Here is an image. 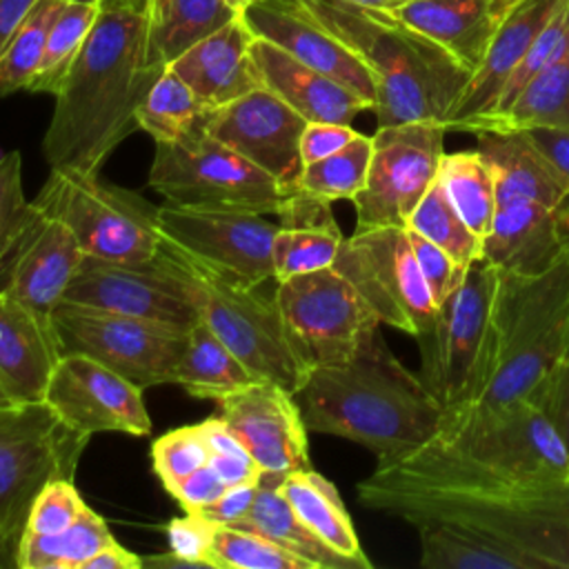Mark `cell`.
Instances as JSON below:
<instances>
[{"label": "cell", "instance_id": "6da1fadb", "mask_svg": "<svg viewBox=\"0 0 569 569\" xmlns=\"http://www.w3.org/2000/svg\"><path fill=\"white\" fill-rule=\"evenodd\" d=\"M356 493L362 507L413 527L427 520L465 525L522 551L538 569H569V480H518L431 438L378 458Z\"/></svg>", "mask_w": 569, "mask_h": 569}, {"label": "cell", "instance_id": "7a4b0ae2", "mask_svg": "<svg viewBox=\"0 0 569 569\" xmlns=\"http://www.w3.org/2000/svg\"><path fill=\"white\" fill-rule=\"evenodd\" d=\"M164 64L149 53L147 18L122 7L98 20L56 91L42 156L51 169L100 173L104 160L138 129L136 111Z\"/></svg>", "mask_w": 569, "mask_h": 569}, {"label": "cell", "instance_id": "3957f363", "mask_svg": "<svg viewBox=\"0 0 569 569\" xmlns=\"http://www.w3.org/2000/svg\"><path fill=\"white\" fill-rule=\"evenodd\" d=\"M309 431L340 436L393 458L429 442L440 402L385 345L380 331L349 360L313 367L293 391Z\"/></svg>", "mask_w": 569, "mask_h": 569}, {"label": "cell", "instance_id": "277c9868", "mask_svg": "<svg viewBox=\"0 0 569 569\" xmlns=\"http://www.w3.org/2000/svg\"><path fill=\"white\" fill-rule=\"evenodd\" d=\"M300 2L371 71L378 127L416 120L445 124L471 76L451 53L389 11L342 0Z\"/></svg>", "mask_w": 569, "mask_h": 569}, {"label": "cell", "instance_id": "5b68a950", "mask_svg": "<svg viewBox=\"0 0 569 569\" xmlns=\"http://www.w3.org/2000/svg\"><path fill=\"white\" fill-rule=\"evenodd\" d=\"M569 358V242L542 271H498L489 382L467 409L540 402L553 371Z\"/></svg>", "mask_w": 569, "mask_h": 569}, {"label": "cell", "instance_id": "8992f818", "mask_svg": "<svg viewBox=\"0 0 569 569\" xmlns=\"http://www.w3.org/2000/svg\"><path fill=\"white\" fill-rule=\"evenodd\" d=\"M498 269L473 260L462 282L438 305L436 320L416 336L420 380L445 411L467 409L487 389L493 351V296Z\"/></svg>", "mask_w": 569, "mask_h": 569}, {"label": "cell", "instance_id": "52a82bcc", "mask_svg": "<svg viewBox=\"0 0 569 569\" xmlns=\"http://www.w3.org/2000/svg\"><path fill=\"white\" fill-rule=\"evenodd\" d=\"M162 253L184 280L200 320L260 380L278 382L293 393L307 369L291 349L276 305V287L267 293L264 284H236L164 242Z\"/></svg>", "mask_w": 569, "mask_h": 569}, {"label": "cell", "instance_id": "ba28073f", "mask_svg": "<svg viewBox=\"0 0 569 569\" xmlns=\"http://www.w3.org/2000/svg\"><path fill=\"white\" fill-rule=\"evenodd\" d=\"M33 200L67 222L84 256L144 262L162 249L158 204L100 173L51 169Z\"/></svg>", "mask_w": 569, "mask_h": 569}, {"label": "cell", "instance_id": "9c48e42d", "mask_svg": "<svg viewBox=\"0 0 569 569\" xmlns=\"http://www.w3.org/2000/svg\"><path fill=\"white\" fill-rule=\"evenodd\" d=\"M147 182L171 204L262 216H278L284 202L300 191L284 189L202 129L180 142H156Z\"/></svg>", "mask_w": 569, "mask_h": 569}, {"label": "cell", "instance_id": "30bf717a", "mask_svg": "<svg viewBox=\"0 0 569 569\" xmlns=\"http://www.w3.org/2000/svg\"><path fill=\"white\" fill-rule=\"evenodd\" d=\"M89 438L44 400L0 407V540L16 553L36 496L51 480H73Z\"/></svg>", "mask_w": 569, "mask_h": 569}, {"label": "cell", "instance_id": "8fae6325", "mask_svg": "<svg viewBox=\"0 0 569 569\" xmlns=\"http://www.w3.org/2000/svg\"><path fill=\"white\" fill-rule=\"evenodd\" d=\"M433 438L518 480H569V449L533 402H513L502 409L445 411Z\"/></svg>", "mask_w": 569, "mask_h": 569}, {"label": "cell", "instance_id": "7c38bea8", "mask_svg": "<svg viewBox=\"0 0 569 569\" xmlns=\"http://www.w3.org/2000/svg\"><path fill=\"white\" fill-rule=\"evenodd\" d=\"M276 305L307 371L349 360L382 325L333 264L276 282Z\"/></svg>", "mask_w": 569, "mask_h": 569}, {"label": "cell", "instance_id": "4fadbf2b", "mask_svg": "<svg viewBox=\"0 0 569 569\" xmlns=\"http://www.w3.org/2000/svg\"><path fill=\"white\" fill-rule=\"evenodd\" d=\"M51 320L62 356H89L140 389L173 382L189 340L178 327L69 302H60Z\"/></svg>", "mask_w": 569, "mask_h": 569}, {"label": "cell", "instance_id": "5bb4252c", "mask_svg": "<svg viewBox=\"0 0 569 569\" xmlns=\"http://www.w3.org/2000/svg\"><path fill=\"white\" fill-rule=\"evenodd\" d=\"M333 267L382 325L416 338L436 320L438 305L418 267L407 227L353 229L342 240Z\"/></svg>", "mask_w": 569, "mask_h": 569}, {"label": "cell", "instance_id": "9a60e30c", "mask_svg": "<svg viewBox=\"0 0 569 569\" xmlns=\"http://www.w3.org/2000/svg\"><path fill=\"white\" fill-rule=\"evenodd\" d=\"M445 133V124L431 120L376 129L365 189L351 200L356 229L407 227L416 204L438 178Z\"/></svg>", "mask_w": 569, "mask_h": 569}, {"label": "cell", "instance_id": "2e32d148", "mask_svg": "<svg viewBox=\"0 0 569 569\" xmlns=\"http://www.w3.org/2000/svg\"><path fill=\"white\" fill-rule=\"evenodd\" d=\"M158 231L164 244L236 284L260 287L276 280L271 249L278 222L262 213L164 202L158 207Z\"/></svg>", "mask_w": 569, "mask_h": 569}, {"label": "cell", "instance_id": "e0dca14e", "mask_svg": "<svg viewBox=\"0 0 569 569\" xmlns=\"http://www.w3.org/2000/svg\"><path fill=\"white\" fill-rule=\"evenodd\" d=\"M62 302L144 318L184 331L200 320L184 280L162 249L144 262L82 256Z\"/></svg>", "mask_w": 569, "mask_h": 569}, {"label": "cell", "instance_id": "ac0fdd59", "mask_svg": "<svg viewBox=\"0 0 569 569\" xmlns=\"http://www.w3.org/2000/svg\"><path fill=\"white\" fill-rule=\"evenodd\" d=\"M307 120L284 100L258 87L202 116L200 129L233 149L284 189L296 191L302 173L300 138Z\"/></svg>", "mask_w": 569, "mask_h": 569}, {"label": "cell", "instance_id": "d6986e66", "mask_svg": "<svg viewBox=\"0 0 569 569\" xmlns=\"http://www.w3.org/2000/svg\"><path fill=\"white\" fill-rule=\"evenodd\" d=\"M82 249L56 213L36 200L0 258V293L51 316L76 276Z\"/></svg>", "mask_w": 569, "mask_h": 569}, {"label": "cell", "instance_id": "ffe728a7", "mask_svg": "<svg viewBox=\"0 0 569 569\" xmlns=\"http://www.w3.org/2000/svg\"><path fill=\"white\" fill-rule=\"evenodd\" d=\"M142 391L89 356L64 353L51 373L44 402L62 422L87 436L102 431L147 436L151 418Z\"/></svg>", "mask_w": 569, "mask_h": 569}, {"label": "cell", "instance_id": "44dd1931", "mask_svg": "<svg viewBox=\"0 0 569 569\" xmlns=\"http://www.w3.org/2000/svg\"><path fill=\"white\" fill-rule=\"evenodd\" d=\"M218 416L244 445L262 473L287 476L311 469L307 425L289 389L258 380L220 400Z\"/></svg>", "mask_w": 569, "mask_h": 569}, {"label": "cell", "instance_id": "7402d4cb", "mask_svg": "<svg viewBox=\"0 0 569 569\" xmlns=\"http://www.w3.org/2000/svg\"><path fill=\"white\" fill-rule=\"evenodd\" d=\"M256 38H264L376 104V80L365 62L336 38L300 0H253L242 13Z\"/></svg>", "mask_w": 569, "mask_h": 569}, {"label": "cell", "instance_id": "603a6c76", "mask_svg": "<svg viewBox=\"0 0 569 569\" xmlns=\"http://www.w3.org/2000/svg\"><path fill=\"white\" fill-rule=\"evenodd\" d=\"M562 2L565 0H520L511 9L451 107L445 120L447 131H465L473 120L493 109L511 71Z\"/></svg>", "mask_w": 569, "mask_h": 569}, {"label": "cell", "instance_id": "cb8c5ba5", "mask_svg": "<svg viewBox=\"0 0 569 569\" xmlns=\"http://www.w3.org/2000/svg\"><path fill=\"white\" fill-rule=\"evenodd\" d=\"M62 358L51 316L0 293V389L11 402L44 400Z\"/></svg>", "mask_w": 569, "mask_h": 569}, {"label": "cell", "instance_id": "d4e9b609", "mask_svg": "<svg viewBox=\"0 0 569 569\" xmlns=\"http://www.w3.org/2000/svg\"><path fill=\"white\" fill-rule=\"evenodd\" d=\"M253 40V31L238 13L182 51L169 67L189 84L207 111L218 109L262 87L251 58Z\"/></svg>", "mask_w": 569, "mask_h": 569}, {"label": "cell", "instance_id": "484cf974", "mask_svg": "<svg viewBox=\"0 0 569 569\" xmlns=\"http://www.w3.org/2000/svg\"><path fill=\"white\" fill-rule=\"evenodd\" d=\"M251 58L260 84L284 100L307 122L351 124L358 113L371 111V104L365 98L338 80L307 67L264 38L251 42Z\"/></svg>", "mask_w": 569, "mask_h": 569}, {"label": "cell", "instance_id": "4316f807", "mask_svg": "<svg viewBox=\"0 0 569 569\" xmlns=\"http://www.w3.org/2000/svg\"><path fill=\"white\" fill-rule=\"evenodd\" d=\"M520 0H409L391 11L473 71Z\"/></svg>", "mask_w": 569, "mask_h": 569}, {"label": "cell", "instance_id": "83f0119b", "mask_svg": "<svg viewBox=\"0 0 569 569\" xmlns=\"http://www.w3.org/2000/svg\"><path fill=\"white\" fill-rule=\"evenodd\" d=\"M476 149L487 160L498 207L538 202L562 209L569 200V178L533 144L525 131H478Z\"/></svg>", "mask_w": 569, "mask_h": 569}, {"label": "cell", "instance_id": "f1b7e54d", "mask_svg": "<svg viewBox=\"0 0 569 569\" xmlns=\"http://www.w3.org/2000/svg\"><path fill=\"white\" fill-rule=\"evenodd\" d=\"M560 209L538 202H513L496 209L482 240V258L498 271L536 273L549 267L567 247Z\"/></svg>", "mask_w": 569, "mask_h": 569}, {"label": "cell", "instance_id": "f546056e", "mask_svg": "<svg viewBox=\"0 0 569 569\" xmlns=\"http://www.w3.org/2000/svg\"><path fill=\"white\" fill-rule=\"evenodd\" d=\"M345 236L331 216V202L296 191L278 211L273 236L276 282L331 267Z\"/></svg>", "mask_w": 569, "mask_h": 569}, {"label": "cell", "instance_id": "4dcf8cb0", "mask_svg": "<svg viewBox=\"0 0 569 569\" xmlns=\"http://www.w3.org/2000/svg\"><path fill=\"white\" fill-rule=\"evenodd\" d=\"M278 489L316 538L351 560L356 569H371V560L362 551L351 516L331 480L313 469H302L287 473Z\"/></svg>", "mask_w": 569, "mask_h": 569}, {"label": "cell", "instance_id": "1f68e13d", "mask_svg": "<svg viewBox=\"0 0 569 569\" xmlns=\"http://www.w3.org/2000/svg\"><path fill=\"white\" fill-rule=\"evenodd\" d=\"M420 565L427 569H538L522 551L456 522H418Z\"/></svg>", "mask_w": 569, "mask_h": 569}, {"label": "cell", "instance_id": "d6a6232c", "mask_svg": "<svg viewBox=\"0 0 569 569\" xmlns=\"http://www.w3.org/2000/svg\"><path fill=\"white\" fill-rule=\"evenodd\" d=\"M258 380L260 378L202 320L189 329L173 385H180L193 398L220 400Z\"/></svg>", "mask_w": 569, "mask_h": 569}, {"label": "cell", "instance_id": "836d02e7", "mask_svg": "<svg viewBox=\"0 0 569 569\" xmlns=\"http://www.w3.org/2000/svg\"><path fill=\"white\" fill-rule=\"evenodd\" d=\"M284 476H260V487L256 502L244 520L233 527L251 529L276 545L284 547L287 551L309 560L316 569H356V565L333 549H329L320 538L311 533V529L296 516L291 505L278 489V482Z\"/></svg>", "mask_w": 569, "mask_h": 569}, {"label": "cell", "instance_id": "e575fe53", "mask_svg": "<svg viewBox=\"0 0 569 569\" xmlns=\"http://www.w3.org/2000/svg\"><path fill=\"white\" fill-rule=\"evenodd\" d=\"M236 16L224 0H149L144 11L149 53L167 67Z\"/></svg>", "mask_w": 569, "mask_h": 569}, {"label": "cell", "instance_id": "d590c367", "mask_svg": "<svg viewBox=\"0 0 569 569\" xmlns=\"http://www.w3.org/2000/svg\"><path fill=\"white\" fill-rule=\"evenodd\" d=\"M104 518L87 511L58 533H22L18 545V569H82V565L104 545L113 542Z\"/></svg>", "mask_w": 569, "mask_h": 569}, {"label": "cell", "instance_id": "8d00e7d4", "mask_svg": "<svg viewBox=\"0 0 569 569\" xmlns=\"http://www.w3.org/2000/svg\"><path fill=\"white\" fill-rule=\"evenodd\" d=\"M438 180L460 218L485 240L496 216V182L478 149L445 153Z\"/></svg>", "mask_w": 569, "mask_h": 569}, {"label": "cell", "instance_id": "74e56055", "mask_svg": "<svg viewBox=\"0 0 569 569\" xmlns=\"http://www.w3.org/2000/svg\"><path fill=\"white\" fill-rule=\"evenodd\" d=\"M204 111L189 84L167 64L142 98L136 120L153 142H180L200 129Z\"/></svg>", "mask_w": 569, "mask_h": 569}, {"label": "cell", "instance_id": "f35d334b", "mask_svg": "<svg viewBox=\"0 0 569 569\" xmlns=\"http://www.w3.org/2000/svg\"><path fill=\"white\" fill-rule=\"evenodd\" d=\"M67 0H36L0 51V96L27 91Z\"/></svg>", "mask_w": 569, "mask_h": 569}, {"label": "cell", "instance_id": "ab89813d", "mask_svg": "<svg viewBox=\"0 0 569 569\" xmlns=\"http://www.w3.org/2000/svg\"><path fill=\"white\" fill-rule=\"evenodd\" d=\"M407 227L438 244L462 269L482 258V238L453 209L438 178L416 204Z\"/></svg>", "mask_w": 569, "mask_h": 569}, {"label": "cell", "instance_id": "60d3db41", "mask_svg": "<svg viewBox=\"0 0 569 569\" xmlns=\"http://www.w3.org/2000/svg\"><path fill=\"white\" fill-rule=\"evenodd\" d=\"M98 13H100V7H96V4L64 2L62 11L58 13V18L49 31L40 67H38L27 91L56 96V91L60 89L62 80L67 78L73 60L78 58L84 40L89 38V33L98 20Z\"/></svg>", "mask_w": 569, "mask_h": 569}, {"label": "cell", "instance_id": "b9f144b4", "mask_svg": "<svg viewBox=\"0 0 569 569\" xmlns=\"http://www.w3.org/2000/svg\"><path fill=\"white\" fill-rule=\"evenodd\" d=\"M373 153V138L358 133L340 151L302 167L298 189L327 200H353L367 182Z\"/></svg>", "mask_w": 569, "mask_h": 569}, {"label": "cell", "instance_id": "7bdbcfd3", "mask_svg": "<svg viewBox=\"0 0 569 569\" xmlns=\"http://www.w3.org/2000/svg\"><path fill=\"white\" fill-rule=\"evenodd\" d=\"M216 569H316L309 560L242 527L218 525L213 536Z\"/></svg>", "mask_w": 569, "mask_h": 569}, {"label": "cell", "instance_id": "ee69618b", "mask_svg": "<svg viewBox=\"0 0 569 569\" xmlns=\"http://www.w3.org/2000/svg\"><path fill=\"white\" fill-rule=\"evenodd\" d=\"M209 445L200 422L171 429L153 440L151 462L162 487L169 489L198 467L209 462Z\"/></svg>", "mask_w": 569, "mask_h": 569}, {"label": "cell", "instance_id": "f6af8a7d", "mask_svg": "<svg viewBox=\"0 0 569 569\" xmlns=\"http://www.w3.org/2000/svg\"><path fill=\"white\" fill-rule=\"evenodd\" d=\"M87 505L76 489L73 480L58 478L47 482L36 496L24 531L27 533H58L71 527L82 513Z\"/></svg>", "mask_w": 569, "mask_h": 569}, {"label": "cell", "instance_id": "bcb514c9", "mask_svg": "<svg viewBox=\"0 0 569 569\" xmlns=\"http://www.w3.org/2000/svg\"><path fill=\"white\" fill-rule=\"evenodd\" d=\"M218 525L204 518L198 511H184V516H178L169 520L164 527L169 551L187 560L191 567H209L213 565V536Z\"/></svg>", "mask_w": 569, "mask_h": 569}, {"label": "cell", "instance_id": "7dc6e473", "mask_svg": "<svg viewBox=\"0 0 569 569\" xmlns=\"http://www.w3.org/2000/svg\"><path fill=\"white\" fill-rule=\"evenodd\" d=\"M407 236L436 305L445 302L451 296V291L462 282L467 269L458 267L449 253H445L438 244H433L418 231L407 227Z\"/></svg>", "mask_w": 569, "mask_h": 569}, {"label": "cell", "instance_id": "c3c4849f", "mask_svg": "<svg viewBox=\"0 0 569 569\" xmlns=\"http://www.w3.org/2000/svg\"><path fill=\"white\" fill-rule=\"evenodd\" d=\"M29 202L22 189V160L20 151L0 153V258L24 220Z\"/></svg>", "mask_w": 569, "mask_h": 569}, {"label": "cell", "instance_id": "681fc988", "mask_svg": "<svg viewBox=\"0 0 569 569\" xmlns=\"http://www.w3.org/2000/svg\"><path fill=\"white\" fill-rule=\"evenodd\" d=\"M224 489L227 485L216 473V469L207 462L196 471H191L189 476H184L182 480H178L176 485H171L167 491L171 498H176V502L184 511H200L207 505H211L218 496H222Z\"/></svg>", "mask_w": 569, "mask_h": 569}, {"label": "cell", "instance_id": "f907efd6", "mask_svg": "<svg viewBox=\"0 0 569 569\" xmlns=\"http://www.w3.org/2000/svg\"><path fill=\"white\" fill-rule=\"evenodd\" d=\"M358 136L351 124L340 122H307L302 138H300V156L302 162H316L322 160L342 147H347Z\"/></svg>", "mask_w": 569, "mask_h": 569}, {"label": "cell", "instance_id": "816d5d0a", "mask_svg": "<svg viewBox=\"0 0 569 569\" xmlns=\"http://www.w3.org/2000/svg\"><path fill=\"white\" fill-rule=\"evenodd\" d=\"M258 487H260V480L231 485L222 491V496H218L211 505H207L198 513H202L216 525H238L251 511L258 496Z\"/></svg>", "mask_w": 569, "mask_h": 569}, {"label": "cell", "instance_id": "f5cc1de1", "mask_svg": "<svg viewBox=\"0 0 569 569\" xmlns=\"http://www.w3.org/2000/svg\"><path fill=\"white\" fill-rule=\"evenodd\" d=\"M538 407L551 420L565 447L569 449V358L553 371L540 396Z\"/></svg>", "mask_w": 569, "mask_h": 569}, {"label": "cell", "instance_id": "db71d44e", "mask_svg": "<svg viewBox=\"0 0 569 569\" xmlns=\"http://www.w3.org/2000/svg\"><path fill=\"white\" fill-rule=\"evenodd\" d=\"M520 131H525L533 140V144L569 178V129L567 127H533V129H520Z\"/></svg>", "mask_w": 569, "mask_h": 569}, {"label": "cell", "instance_id": "11a10c76", "mask_svg": "<svg viewBox=\"0 0 569 569\" xmlns=\"http://www.w3.org/2000/svg\"><path fill=\"white\" fill-rule=\"evenodd\" d=\"M82 569H142V558L113 540L93 553Z\"/></svg>", "mask_w": 569, "mask_h": 569}, {"label": "cell", "instance_id": "9f6ffc18", "mask_svg": "<svg viewBox=\"0 0 569 569\" xmlns=\"http://www.w3.org/2000/svg\"><path fill=\"white\" fill-rule=\"evenodd\" d=\"M36 0H0V51Z\"/></svg>", "mask_w": 569, "mask_h": 569}, {"label": "cell", "instance_id": "6f0895ef", "mask_svg": "<svg viewBox=\"0 0 569 569\" xmlns=\"http://www.w3.org/2000/svg\"><path fill=\"white\" fill-rule=\"evenodd\" d=\"M178 567L187 569L191 565L187 560H182L180 556H176L173 551H162V553L142 558V569H178Z\"/></svg>", "mask_w": 569, "mask_h": 569}, {"label": "cell", "instance_id": "680465c9", "mask_svg": "<svg viewBox=\"0 0 569 569\" xmlns=\"http://www.w3.org/2000/svg\"><path fill=\"white\" fill-rule=\"evenodd\" d=\"M342 2H349V4H356V7H362V9H378V11H396L398 7L407 4L409 0H342Z\"/></svg>", "mask_w": 569, "mask_h": 569}, {"label": "cell", "instance_id": "91938a15", "mask_svg": "<svg viewBox=\"0 0 569 569\" xmlns=\"http://www.w3.org/2000/svg\"><path fill=\"white\" fill-rule=\"evenodd\" d=\"M0 569H18L16 551L0 540Z\"/></svg>", "mask_w": 569, "mask_h": 569}, {"label": "cell", "instance_id": "94428289", "mask_svg": "<svg viewBox=\"0 0 569 569\" xmlns=\"http://www.w3.org/2000/svg\"><path fill=\"white\" fill-rule=\"evenodd\" d=\"M147 2L149 0H113V7H122L136 13H144L147 11Z\"/></svg>", "mask_w": 569, "mask_h": 569}, {"label": "cell", "instance_id": "6125c7cd", "mask_svg": "<svg viewBox=\"0 0 569 569\" xmlns=\"http://www.w3.org/2000/svg\"><path fill=\"white\" fill-rule=\"evenodd\" d=\"M224 2H227L236 13H242V11H244L253 0H224Z\"/></svg>", "mask_w": 569, "mask_h": 569}, {"label": "cell", "instance_id": "be15d7a7", "mask_svg": "<svg viewBox=\"0 0 569 569\" xmlns=\"http://www.w3.org/2000/svg\"><path fill=\"white\" fill-rule=\"evenodd\" d=\"M67 2H82V4H96V7H100V9L113 7V0H67Z\"/></svg>", "mask_w": 569, "mask_h": 569}, {"label": "cell", "instance_id": "e7e4bbea", "mask_svg": "<svg viewBox=\"0 0 569 569\" xmlns=\"http://www.w3.org/2000/svg\"><path fill=\"white\" fill-rule=\"evenodd\" d=\"M7 405H13L9 398H7V393L0 389V407H7Z\"/></svg>", "mask_w": 569, "mask_h": 569}]
</instances>
